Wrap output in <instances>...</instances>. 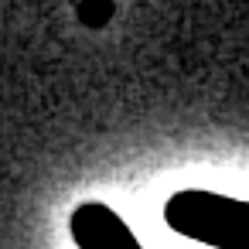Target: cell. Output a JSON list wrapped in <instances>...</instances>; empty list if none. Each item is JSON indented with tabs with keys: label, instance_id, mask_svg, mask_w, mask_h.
<instances>
[{
	"label": "cell",
	"instance_id": "1",
	"mask_svg": "<svg viewBox=\"0 0 249 249\" xmlns=\"http://www.w3.org/2000/svg\"><path fill=\"white\" fill-rule=\"evenodd\" d=\"M164 222L171 232L201 242L208 249H249V201L205 191L181 188L164 201Z\"/></svg>",
	"mask_w": 249,
	"mask_h": 249
},
{
	"label": "cell",
	"instance_id": "2",
	"mask_svg": "<svg viewBox=\"0 0 249 249\" xmlns=\"http://www.w3.org/2000/svg\"><path fill=\"white\" fill-rule=\"evenodd\" d=\"M69 235L75 249H143L126 218L106 201H82L69 215Z\"/></svg>",
	"mask_w": 249,
	"mask_h": 249
}]
</instances>
